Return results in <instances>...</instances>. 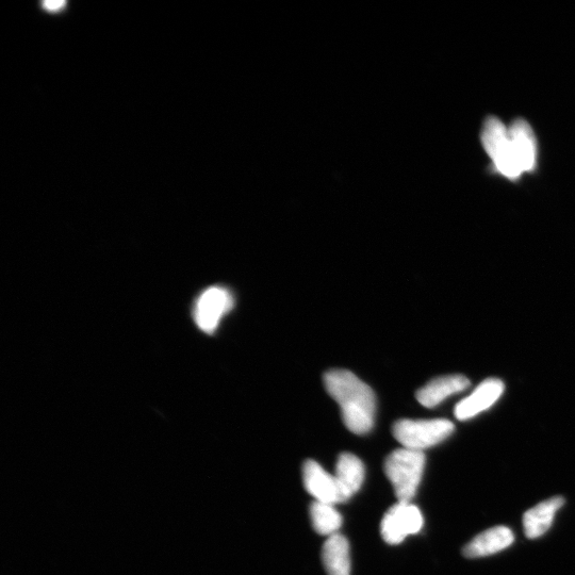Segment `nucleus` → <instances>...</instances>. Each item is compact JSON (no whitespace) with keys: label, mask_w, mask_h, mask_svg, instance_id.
<instances>
[{"label":"nucleus","mask_w":575,"mask_h":575,"mask_svg":"<svg viewBox=\"0 0 575 575\" xmlns=\"http://www.w3.org/2000/svg\"><path fill=\"white\" fill-rule=\"evenodd\" d=\"M322 561L328 575H350L351 556L347 538L340 534L328 537L322 549Z\"/></svg>","instance_id":"nucleus-14"},{"label":"nucleus","mask_w":575,"mask_h":575,"mask_svg":"<svg viewBox=\"0 0 575 575\" xmlns=\"http://www.w3.org/2000/svg\"><path fill=\"white\" fill-rule=\"evenodd\" d=\"M392 432L404 448L423 452L449 438L454 424L445 419L400 420L393 425Z\"/></svg>","instance_id":"nucleus-3"},{"label":"nucleus","mask_w":575,"mask_h":575,"mask_svg":"<svg viewBox=\"0 0 575 575\" xmlns=\"http://www.w3.org/2000/svg\"><path fill=\"white\" fill-rule=\"evenodd\" d=\"M469 386L470 382L464 375L442 376L421 388L416 397L424 407L433 408Z\"/></svg>","instance_id":"nucleus-10"},{"label":"nucleus","mask_w":575,"mask_h":575,"mask_svg":"<svg viewBox=\"0 0 575 575\" xmlns=\"http://www.w3.org/2000/svg\"><path fill=\"white\" fill-rule=\"evenodd\" d=\"M335 478L340 489L342 501H348L364 483L365 467L363 462L351 453L341 454L336 466Z\"/></svg>","instance_id":"nucleus-11"},{"label":"nucleus","mask_w":575,"mask_h":575,"mask_svg":"<svg viewBox=\"0 0 575 575\" xmlns=\"http://www.w3.org/2000/svg\"><path fill=\"white\" fill-rule=\"evenodd\" d=\"M565 503L562 497H555L536 505L523 517L524 533L529 538H538L544 535L554 521V517Z\"/></svg>","instance_id":"nucleus-13"},{"label":"nucleus","mask_w":575,"mask_h":575,"mask_svg":"<svg viewBox=\"0 0 575 575\" xmlns=\"http://www.w3.org/2000/svg\"><path fill=\"white\" fill-rule=\"evenodd\" d=\"M64 5L65 2H63V0H60V2L59 0H57V2H51V0H48V2L43 3V7L49 11L60 10Z\"/></svg>","instance_id":"nucleus-16"},{"label":"nucleus","mask_w":575,"mask_h":575,"mask_svg":"<svg viewBox=\"0 0 575 575\" xmlns=\"http://www.w3.org/2000/svg\"><path fill=\"white\" fill-rule=\"evenodd\" d=\"M234 307L232 293L222 287L205 290L197 300L194 311L195 323L207 334L217 331L222 318Z\"/></svg>","instance_id":"nucleus-6"},{"label":"nucleus","mask_w":575,"mask_h":575,"mask_svg":"<svg viewBox=\"0 0 575 575\" xmlns=\"http://www.w3.org/2000/svg\"><path fill=\"white\" fill-rule=\"evenodd\" d=\"M514 534L505 527L489 529L476 536L464 549L465 556L479 558L496 554L513 545Z\"/></svg>","instance_id":"nucleus-12"},{"label":"nucleus","mask_w":575,"mask_h":575,"mask_svg":"<svg viewBox=\"0 0 575 575\" xmlns=\"http://www.w3.org/2000/svg\"><path fill=\"white\" fill-rule=\"evenodd\" d=\"M423 527L419 508L410 503L392 506L383 518L381 533L389 545H399L409 535L417 534Z\"/></svg>","instance_id":"nucleus-5"},{"label":"nucleus","mask_w":575,"mask_h":575,"mask_svg":"<svg viewBox=\"0 0 575 575\" xmlns=\"http://www.w3.org/2000/svg\"><path fill=\"white\" fill-rule=\"evenodd\" d=\"M481 138L497 172L512 180L523 174L509 138L508 128L498 118L490 117L485 121Z\"/></svg>","instance_id":"nucleus-4"},{"label":"nucleus","mask_w":575,"mask_h":575,"mask_svg":"<svg viewBox=\"0 0 575 575\" xmlns=\"http://www.w3.org/2000/svg\"><path fill=\"white\" fill-rule=\"evenodd\" d=\"M504 388L503 382L497 379L483 382L471 396L456 405L455 417L458 420H468L480 415L501 398Z\"/></svg>","instance_id":"nucleus-8"},{"label":"nucleus","mask_w":575,"mask_h":575,"mask_svg":"<svg viewBox=\"0 0 575 575\" xmlns=\"http://www.w3.org/2000/svg\"><path fill=\"white\" fill-rule=\"evenodd\" d=\"M324 384L339 404L345 426L356 435L368 434L373 429L376 413L373 390L348 370L328 371Z\"/></svg>","instance_id":"nucleus-1"},{"label":"nucleus","mask_w":575,"mask_h":575,"mask_svg":"<svg viewBox=\"0 0 575 575\" xmlns=\"http://www.w3.org/2000/svg\"><path fill=\"white\" fill-rule=\"evenodd\" d=\"M310 519L315 531L328 537L338 534L342 525V517L333 504L315 501L310 506Z\"/></svg>","instance_id":"nucleus-15"},{"label":"nucleus","mask_w":575,"mask_h":575,"mask_svg":"<svg viewBox=\"0 0 575 575\" xmlns=\"http://www.w3.org/2000/svg\"><path fill=\"white\" fill-rule=\"evenodd\" d=\"M425 455L421 451L398 449L386 459L385 473L399 502L410 503L422 480Z\"/></svg>","instance_id":"nucleus-2"},{"label":"nucleus","mask_w":575,"mask_h":575,"mask_svg":"<svg viewBox=\"0 0 575 575\" xmlns=\"http://www.w3.org/2000/svg\"><path fill=\"white\" fill-rule=\"evenodd\" d=\"M508 134L522 173L533 172L537 164V141L532 127L518 119L508 128Z\"/></svg>","instance_id":"nucleus-9"},{"label":"nucleus","mask_w":575,"mask_h":575,"mask_svg":"<svg viewBox=\"0 0 575 575\" xmlns=\"http://www.w3.org/2000/svg\"><path fill=\"white\" fill-rule=\"evenodd\" d=\"M303 482L308 494L317 502L333 505L343 502L335 475L325 471L315 460L305 462Z\"/></svg>","instance_id":"nucleus-7"}]
</instances>
